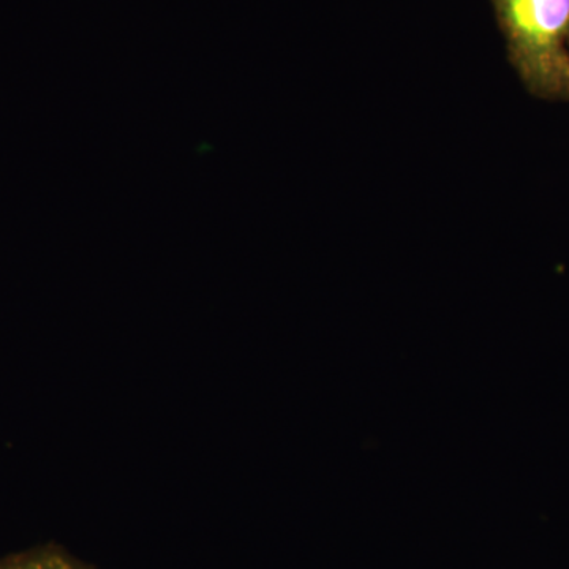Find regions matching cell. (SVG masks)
<instances>
[{
	"label": "cell",
	"instance_id": "cell-1",
	"mask_svg": "<svg viewBox=\"0 0 569 569\" xmlns=\"http://www.w3.org/2000/svg\"><path fill=\"white\" fill-rule=\"evenodd\" d=\"M509 61L527 89L569 100V0H492Z\"/></svg>",
	"mask_w": 569,
	"mask_h": 569
},
{
	"label": "cell",
	"instance_id": "cell-2",
	"mask_svg": "<svg viewBox=\"0 0 569 569\" xmlns=\"http://www.w3.org/2000/svg\"><path fill=\"white\" fill-rule=\"evenodd\" d=\"M0 569H88L81 567L77 561L67 559L62 553L43 552L29 553V556L17 557L0 563Z\"/></svg>",
	"mask_w": 569,
	"mask_h": 569
}]
</instances>
